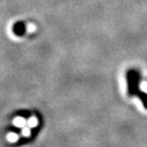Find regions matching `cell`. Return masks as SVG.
I'll return each mask as SVG.
<instances>
[{"label": "cell", "instance_id": "obj_4", "mask_svg": "<svg viewBox=\"0 0 147 147\" xmlns=\"http://www.w3.org/2000/svg\"><path fill=\"white\" fill-rule=\"evenodd\" d=\"M30 134H32V132H30V126L28 127H23V129H22V135H23L24 137H30Z\"/></svg>", "mask_w": 147, "mask_h": 147}, {"label": "cell", "instance_id": "obj_3", "mask_svg": "<svg viewBox=\"0 0 147 147\" xmlns=\"http://www.w3.org/2000/svg\"><path fill=\"white\" fill-rule=\"evenodd\" d=\"M27 124H28V126L33 128V127L37 126V124H38V120H37V118H35V117H30L29 120H28Z\"/></svg>", "mask_w": 147, "mask_h": 147}, {"label": "cell", "instance_id": "obj_1", "mask_svg": "<svg viewBox=\"0 0 147 147\" xmlns=\"http://www.w3.org/2000/svg\"><path fill=\"white\" fill-rule=\"evenodd\" d=\"M12 123H13L14 125L16 127H18V128H23L27 124V121H26V120H25L24 118L16 117L13 121H12Z\"/></svg>", "mask_w": 147, "mask_h": 147}, {"label": "cell", "instance_id": "obj_2", "mask_svg": "<svg viewBox=\"0 0 147 147\" xmlns=\"http://www.w3.org/2000/svg\"><path fill=\"white\" fill-rule=\"evenodd\" d=\"M7 140H8V142H11V143H14V142H17V140H18V135L16 133H13V132H10L7 135Z\"/></svg>", "mask_w": 147, "mask_h": 147}]
</instances>
